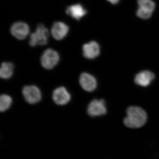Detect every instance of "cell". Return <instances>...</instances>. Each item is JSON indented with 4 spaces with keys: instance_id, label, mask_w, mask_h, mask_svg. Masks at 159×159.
<instances>
[{
    "instance_id": "4fadbf2b",
    "label": "cell",
    "mask_w": 159,
    "mask_h": 159,
    "mask_svg": "<svg viewBox=\"0 0 159 159\" xmlns=\"http://www.w3.org/2000/svg\"><path fill=\"white\" fill-rule=\"evenodd\" d=\"M66 13L73 18L80 20L86 14L87 10L80 4H77L68 7L66 10Z\"/></svg>"
},
{
    "instance_id": "8992f818",
    "label": "cell",
    "mask_w": 159,
    "mask_h": 159,
    "mask_svg": "<svg viewBox=\"0 0 159 159\" xmlns=\"http://www.w3.org/2000/svg\"><path fill=\"white\" fill-rule=\"evenodd\" d=\"M87 113L91 117L102 116L107 113L105 101L103 99H94L89 104Z\"/></svg>"
},
{
    "instance_id": "6da1fadb",
    "label": "cell",
    "mask_w": 159,
    "mask_h": 159,
    "mask_svg": "<svg viewBox=\"0 0 159 159\" xmlns=\"http://www.w3.org/2000/svg\"><path fill=\"white\" fill-rule=\"evenodd\" d=\"M147 120V114L143 109L139 107L131 106L126 110L124 123L129 128H140L145 125Z\"/></svg>"
},
{
    "instance_id": "8fae6325",
    "label": "cell",
    "mask_w": 159,
    "mask_h": 159,
    "mask_svg": "<svg viewBox=\"0 0 159 159\" xmlns=\"http://www.w3.org/2000/svg\"><path fill=\"white\" fill-rule=\"evenodd\" d=\"M69 30L68 26L65 23L56 22L51 28V33L54 39L61 40L66 36Z\"/></svg>"
},
{
    "instance_id": "2e32d148",
    "label": "cell",
    "mask_w": 159,
    "mask_h": 159,
    "mask_svg": "<svg viewBox=\"0 0 159 159\" xmlns=\"http://www.w3.org/2000/svg\"><path fill=\"white\" fill-rule=\"evenodd\" d=\"M112 4H116L119 2V0H107Z\"/></svg>"
},
{
    "instance_id": "5bb4252c",
    "label": "cell",
    "mask_w": 159,
    "mask_h": 159,
    "mask_svg": "<svg viewBox=\"0 0 159 159\" xmlns=\"http://www.w3.org/2000/svg\"><path fill=\"white\" fill-rule=\"evenodd\" d=\"M14 65L11 62H3L0 68V77L4 79H8L13 75Z\"/></svg>"
},
{
    "instance_id": "52a82bcc",
    "label": "cell",
    "mask_w": 159,
    "mask_h": 159,
    "mask_svg": "<svg viewBox=\"0 0 159 159\" xmlns=\"http://www.w3.org/2000/svg\"><path fill=\"white\" fill-rule=\"evenodd\" d=\"M53 101L58 105H66L71 100V95L64 87H59L55 89L53 93Z\"/></svg>"
},
{
    "instance_id": "9a60e30c",
    "label": "cell",
    "mask_w": 159,
    "mask_h": 159,
    "mask_svg": "<svg viewBox=\"0 0 159 159\" xmlns=\"http://www.w3.org/2000/svg\"><path fill=\"white\" fill-rule=\"evenodd\" d=\"M12 100L11 97L6 94H2L0 97V111L5 112L11 107Z\"/></svg>"
},
{
    "instance_id": "9c48e42d",
    "label": "cell",
    "mask_w": 159,
    "mask_h": 159,
    "mask_svg": "<svg viewBox=\"0 0 159 159\" xmlns=\"http://www.w3.org/2000/svg\"><path fill=\"white\" fill-rule=\"evenodd\" d=\"M29 27L25 23L17 22L11 26V34L18 39H25L29 33Z\"/></svg>"
},
{
    "instance_id": "277c9868",
    "label": "cell",
    "mask_w": 159,
    "mask_h": 159,
    "mask_svg": "<svg viewBox=\"0 0 159 159\" xmlns=\"http://www.w3.org/2000/svg\"><path fill=\"white\" fill-rule=\"evenodd\" d=\"M139 9L137 11L138 17L147 19L152 16L155 8V4L152 0H138Z\"/></svg>"
},
{
    "instance_id": "30bf717a",
    "label": "cell",
    "mask_w": 159,
    "mask_h": 159,
    "mask_svg": "<svg viewBox=\"0 0 159 159\" xmlns=\"http://www.w3.org/2000/svg\"><path fill=\"white\" fill-rule=\"evenodd\" d=\"M82 50L84 57L89 59L96 58L100 53L99 45L95 41H91L84 45Z\"/></svg>"
},
{
    "instance_id": "5b68a950",
    "label": "cell",
    "mask_w": 159,
    "mask_h": 159,
    "mask_svg": "<svg viewBox=\"0 0 159 159\" xmlns=\"http://www.w3.org/2000/svg\"><path fill=\"white\" fill-rule=\"evenodd\" d=\"M22 94L26 101L30 104L37 103L42 99L41 92L35 85H28L24 87Z\"/></svg>"
},
{
    "instance_id": "3957f363",
    "label": "cell",
    "mask_w": 159,
    "mask_h": 159,
    "mask_svg": "<svg viewBox=\"0 0 159 159\" xmlns=\"http://www.w3.org/2000/svg\"><path fill=\"white\" fill-rule=\"evenodd\" d=\"M59 60V55L57 51L48 49L44 51L41 57V64L44 68L51 70L57 65Z\"/></svg>"
},
{
    "instance_id": "7a4b0ae2",
    "label": "cell",
    "mask_w": 159,
    "mask_h": 159,
    "mask_svg": "<svg viewBox=\"0 0 159 159\" xmlns=\"http://www.w3.org/2000/svg\"><path fill=\"white\" fill-rule=\"evenodd\" d=\"M49 36V30L42 24H39L35 31L30 35L29 45L32 47L45 45L48 43Z\"/></svg>"
},
{
    "instance_id": "ba28073f",
    "label": "cell",
    "mask_w": 159,
    "mask_h": 159,
    "mask_svg": "<svg viewBox=\"0 0 159 159\" xmlns=\"http://www.w3.org/2000/svg\"><path fill=\"white\" fill-rule=\"evenodd\" d=\"M79 83L82 88L87 92H93L97 87L96 78L91 74L85 72L82 73L80 76Z\"/></svg>"
},
{
    "instance_id": "7c38bea8",
    "label": "cell",
    "mask_w": 159,
    "mask_h": 159,
    "mask_svg": "<svg viewBox=\"0 0 159 159\" xmlns=\"http://www.w3.org/2000/svg\"><path fill=\"white\" fill-rule=\"evenodd\" d=\"M155 75L150 71H141L136 75L134 81L138 85L142 87L148 86L154 79Z\"/></svg>"
}]
</instances>
